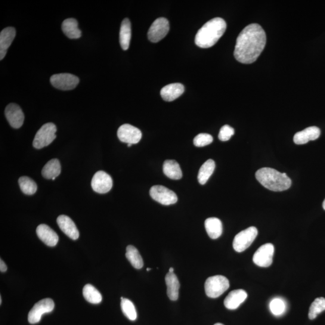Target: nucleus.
Here are the masks:
<instances>
[{"label": "nucleus", "mask_w": 325, "mask_h": 325, "mask_svg": "<svg viewBox=\"0 0 325 325\" xmlns=\"http://www.w3.org/2000/svg\"><path fill=\"white\" fill-rule=\"evenodd\" d=\"M36 234L39 239L46 245L55 246L58 243V236L57 233L48 225H39L36 229Z\"/></svg>", "instance_id": "nucleus-16"}, {"label": "nucleus", "mask_w": 325, "mask_h": 325, "mask_svg": "<svg viewBox=\"0 0 325 325\" xmlns=\"http://www.w3.org/2000/svg\"><path fill=\"white\" fill-rule=\"evenodd\" d=\"M56 126L53 123H46L36 133L33 145L36 149L48 146L56 138Z\"/></svg>", "instance_id": "nucleus-5"}, {"label": "nucleus", "mask_w": 325, "mask_h": 325, "mask_svg": "<svg viewBox=\"0 0 325 325\" xmlns=\"http://www.w3.org/2000/svg\"><path fill=\"white\" fill-rule=\"evenodd\" d=\"M227 24L221 18H215L207 22L198 30L195 36V43L202 48H209L215 45L224 35Z\"/></svg>", "instance_id": "nucleus-2"}, {"label": "nucleus", "mask_w": 325, "mask_h": 325, "mask_svg": "<svg viewBox=\"0 0 325 325\" xmlns=\"http://www.w3.org/2000/svg\"><path fill=\"white\" fill-rule=\"evenodd\" d=\"M83 295L87 301L98 304L102 301V295L99 291L91 284H86L83 288Z\"/></svg>", "instance_id": "nucleus-29"}, {"label": "nucleus", "mask_w": 325, "mask_h": 325, "mask_svg": "<svg viewBox=\"0 0 325 325\" xmlns=\"http://www.w3.org/2000/svg\"><path fill=\"white\" fill-rule=\"evenodd\" d=\"M214 160L209 159L203 164L198 172V179L200 183L204 185L209 180L215 169Z\"/></svg>", "instance_id": "nucleus-27"}, {"label": "nucleus", "mask_w": 325, "mask_h": 325, "mask_svg": "<svg viewBox=\"0 0 325 325\" xmlns=\"http://www.w3.org/2000/svg\"><path fill=\"white\" fill-rule=\"evenodd\" d=\"M163 172L168 178L172 179H179L182 178V173L180 166L175 160H166L163 164Z\"/></svg>", "instance_id": "nucleus-25"}, {"label": "nucleus", "mask_w": 325, "mask_h": 325, "mask_svg": "<svg viewBox=\"0 0 325 325\" xmlns=\"http://www.w3.org/2000/svg\"><path fill=\"white\" fill-rule=\"evenodd\" d=\"M54 303L51 299L45 298L37 302L28 315V320L31 324L38 323L43 314L48 313L53 310Z\"/></svg>", "instance_id": "nucleus-8"}, {"label": "nucleus", "mask_w": 325, "mask_h": 325, "mask_svg": "<svg viewBox=\"0 0 325 325\" xmlns=\"http://www.w3.org/2000/svg\"><path fill=\"white\" fill-rule=\"evenodd\" d=\"M320 129L317 126H309L294 136V142L297 145H303L311 141L316 140L320 135Z\"/></svg>", "instance_id": "nucleus-17"}, {"label": "nucleus", "mask_w": 325, "mask_h": 325, "mask_svg": "<svg viewBox=\"0 0 325 325\" xmlns=\"http://www.w3.org/2000/svg\"><path fill=\"white\" fill-rule=\"evenodd\" d=\"M121 306L122 311L123 314L125 315L129 320L135 321L137 318V311L133 303L129 301L128 299L121 298Z\"/></svg>", "instance_id": "nucleus-31"}, {"label": "nucleus", "mask_w": 325, "mask_h": 325, "mask_svg": "<svg viewBox=\"0 0 325 325\" xmlns=\"http://www.w3.org/2000/svg\"><path fill=\"white\" fill-rule=\"evenodd\" d=\"M212 136L207 133H201L193 139V144L197 147H203L212 143Z\"/></svg>", "instance_id": "nucleus-34"}, {"label": "nucleus", "mask_w": 325, "mask_h": 325, "mask_svg": "<svg viewBox=\"0 0 325 325\" xmlns=\"http://www.w3.org/2000/svg\"><path fill=\"white\" fill-rule=\"evenodd\" d=\"M230 287V282L222 275H216L207 278L205 283V291L207 296L217 298L221 296Z\"/></svg>", "instance_id": "nucleus-4"}, {"label": "nucleus", "mask_w": 325, "mask_h": 325, "mask_svg": "<svg viewBox=\"0 0 325 325\" xmlns=\"http://www.w3.org/2000/svg\"><path fill=\"white\" fill-rule=\"evenodd\" d=\"M5 115L12 127L20 128L23 125L24 114L18 105L9 104L5 109Z\"/></svg>", "instance_id": "nucleus-14"}, {"label": "nucleus", "mask_w": 325, "mask_h": 325, "mask_svg": "<svg viewBox=\"0 0 325 325\" xmlns=\"http://www.w3.org/2000/svg\"><path fill=\"white\" fill-rule=\"evenodd\" d=\"M61 173V166L57 159H52L43 167L42 174L46 179L56 178Z\"/></svg>", "instance_id": "nucleus-26"}, {"label": "nucleus", "mask_w": 325, "mask_h": 325, "mask_svg": "<svg viewBox=\"0 0 325 325\" xmlns=\"http://www.w3.org/2000/svg\"><path fill=\"white\" fill-rule=\"evenodd\" d=\"M323 208L325 210V200H324L323 203Z\"/></svg>", "instance_id": "nucleus-38"}, {"label": "nucleus", "mask_w": 325, "mask_h": 325, "mask_svg": "<svg viewBox=\"0 0 325 325\" xmlns=\"http://www.w3.org/2000/svg\"><path fill=\"white\" fill-rule=\"evenodd\" d=\"M151 270V268H148V269H147V271H150Z\"/></svg>", "instance_id": "nucleus-41"}, {"label": "nucleus", "mask_w": 325, "mask_h": 325, "mask_svg": "<svg viewBox=\"0 0 325 325\" xmlns=\"http://www.w3.org/2000/svg\"><path fill=\"white\" fill-rule=\"evenodd\" d=\"M184 86L181 83H172L161 90L160 95L164 100L168 102L174 101L183 94Z\"/></svg>", "instance_id": "nucleus-20"}, {"label": "nucleus", "mask_w": 325, "mask_h": 325, "mask_svg": "<svg viewBox=\"0 0 325 325\" xmlns=\"http://www.w3.org/2000/svg\"><path fill=\"white\" fill-rule=\"evenodd\" d=\"M325 310V298H318L311 303L309 309L308 317L309 319L313 320L317 315Z\"/></svg>", "instance_id": "nucleus-32"}, {"label": "nucleus", "mask_w": 325, "mask_h": 325, "mask_svg": "<svg viewBox=\"0 0 325 325\" xmlns=\"http://www.w3.org/2000/svg\"><path fill=\"white\" fill-rule=\"evenodd\" d=\"M150 194L153 200L164 206L172 205L178 201L176 194L163 185H154L151 188Z\"/></svg>", "instance_id": "nucleus-7"}, {"label": "nucleus", "mask_w": 325, "mask_h": 325, "mask_svg": "<svg viewBox=\"0 0 325 325\" xmlns=\"http://www.w3.org/2000/svg\"><path fill=\"white\" fill-rule=\"evenodd\" d=\"M50 82L55 88L61 91H70L76 88L79 85L80 80L78 77L73 74L61 73L52 76L50 79Z\"/></svg>", "instance_id": "nucleus-9"}, {"label": "nucleus", "mask_w": 325, "mask_h": 325, "mask_svg": "<svg viewBox=\"0 0 325 325\" xmlns=\"http://www.w3.org/2000/svg\"><path fill=\"white\" fill-rule=\"evenodd\" d=\"M132 38L131 23L128 18H125L122 22L119 33V42L123 50L129 48L130 41Z\"/></svg>", "instance_id": "nucleus-23"}, {"label": "nucleus", "mask_w": 325, "mask_h": 325, "mask_svg": "<svg viewBox=\"0 0 325 325\" xmlns=\"http://www.w3.org/2000/svg\"><path fill=\"white\" fill-rule=\"evenodd\" d=\"M21 190L24 194L32 195L36 192L37 184L32 178L28 176H21L18 180Z\"/></svg>", "instance_id": "nucleus-30"}, {"label": "nucleus", "mask_w": 325, "mask_h": 325, "mask_svg": "<svg viewBox=\"0 0 325 325\" xmlns=\"http://www.w3.org/2000/svg\"><path fill=\"white\" fill-rule=\"evenodd\" d=\"M275 248L273 244L266 243L259 247L253 256V262L262 268H268L273 262Z\"/></svg>", "instance_id": "nucleus-11"}, {"label": "nucleus", "mask_w": 325, "mask_h": 325, "mask_svg": "<svg viewBox=\"0 0 325 325\" xmlns=\"http://www.w3.org/2000/svg\"><path fill=\"white\" fill-rule=\"evenodd\" d=\"M272 314L275 315H281L286 311V305L283 299L275 298L272 300L269 305Z\"/></svg>", "instance_id": "nucleus-33"}, {"label": "nucleus", "mask_w": 325, "mask_h": 325, "mask_svg": "<svg viewBox=\"0 0 325 325\" xmlns=\"http://www.w3.org/2000/svg\"><path fill=\"white\" fill-rule=\"evenodd\" d=\"M125 255L126 258L135 269H141L143 268V259L135 246L129 245L126 247Z\"/></svg>", "instance_id": "nucleus-28"}, {"label": "nucleus", "mask_w": 325, "mask_h": 325, "mask_svg": "<svg viewBox=\"0 0 325 325\" xmlns=\"http://www.w3.org/2000/svg\"><path fill=\"white\" fill-rule=\"evenodd\" d=\"M2 297H0V304H2Z\"/></svg>", "instance_id": "nucleus-39"}, {"label": "nucleus", "mask_w": 325, "mask_h": 325, "mask_svg": "<svg viewBox=\"0 0 325 325\" xmlns=\"http://www.w3.org/2000/svg\"><path fill=\"white\" fill-rule=\"evenodd\" d=\"M205 228L209 236L212 239H217L222 234V224L221 220L210 218L206 220Z\"/></svg>", "instance_id": "nucleus-24"}, {"label": "nucleus", "mask_w": 325, "mask_h": 325, "mask_svg": "<svg viewBox=\"0 0 325 325\" xmlns=\"http://www.w3.org/2000/svg\"><path fill=\"white\" fill-rule=\"evenodd\" d=\"M215 325H224V324H223L220 323H216Z\"/></svg>", "instance_id": "nucleus-40"}, {"label": "nucleus", "mask_w": 325, "mask_h": 325, "mask_svg": "<svg viewBox=\"0 0 325 325\" xmlns=\"http://www.w3.org/2000/svg\"><path fill=\"white\" fill-rule=\"evenodd\" d=\"M257 235L258 230L255 227H250L241 231L234 238V249L237 252H243L251 245Z\"/></svg>", "instance_id": "nucleus-6"}, {"label": "nucleus", "mask_w": 325, "mask_h": 325, "mask_svg": "<svg viewBox=\"0 0 325 325\" xmlns=\"http://www.w3.org/2000/svg\"><path fill=\"white\" fill-rule=\"evenodd\" d=\"M127 145H128V147H130L132 146V144H127Z\"/></svg>", "instance_id": "nucleus-42"}, {"label": "nucleus", "mask_w": 325, "mask_h": 325, "mask_svg": "<svg viewBox=\"0 0 325 325\" xmlns=\"http://www.w3.org/2000/svg\"><path fill=\"white\" fill-rule=\"evenodd\" d=\"M169 23L165 18H158L148 30V38L151 42L157 43L162 40L169 31Z\"/></svg>", "instance_id": "nucleus-10"}, {"label": "nucleus", "mask_w": 325, "mask_h": 325, "mask_svg": "<svg viewBox=\"0 0 325 325\" xmlns=\"http://www.w3.org/2000/svg\"><path fill=\"white\" fill-rule=\"evenodd\" d=\"M167 294L171 301H176L178 298L179 289L180 287L177 277L174 273L167 274L165 277Z\"/></svg>", "instance_id": "nucleus-21"}, {"label": "nucleus", "mask_w": 325, "mask_h": 325, "mask_svg": "<svg viewBox=\"0 0 325 325\" xmlns=\"http://www.w3.org/2000/svg\"><path fill=\"white\" fill-rule=\"evenodd\" d=\"M16 36L15 28L9 27L3 29L0 33V59L5 58L8 49Z\"/></svg>", "instance_id": "nucleus-18"}, {"label": "nucleus", "mask_w": 325, "mask_h": 325, "mask_svg": "<svg viewBox=\"0 0 325 325\" xmlns=\"http://www.w3.org/2000/svg\"><path fill=\"white\" fill-rule=\"evenodd\" d=\"M247 297V293L242 289L232 291L226 297L224 305L227 309H236L245 301Z\"/></svg>", "instance_id": "nucleus-19"}, {"label": "nucleus", "mask_w": 325, "mask_h": 325, "mask_svg": "<svg viewBox=\"0 0 325 325\" xmlns=\"http://www.w3.org/2000/svg\"><path fill=\"white\" fill-rule=\"evenodd\" d=\"M234 135V129L228 125L223 126L220 130L219 139L220 141L226 142L230 140L232 136Z\"/></svg>", "instance_id": "nucleus-35"}, {"label": "nucleus", "mask_w": 325, "mask_h": 325, "mask_svg": "<svg viewBox=\"0 0 325 325\" xmlns=\"http://www.w3.org/2000/svg\"><path fill=\"white\" fill-rule=\"evenodd\" d=\"M57 223L58 227L63 233L71 239H78L80 234L75 223L70 217L66 215H60L58 217Z\"/></svg>", "instance_id": "nucleus-15"}, {"label": "nucleus", "mask_w": 325, "mask_h": 325, "mask_svg": "<svg viewBox=\"0 0 325 325\" xmlns=\"http://www.w3.org/2000/svg\"><path fill=\"white\" fill-rule=\"evenodd\" d=\"M78 21L74 18L65 20L61 24V29L64 35L70 39H79L82 36V32L79 29Z\"/></svg>", "instance_id": "nucleus-22"}, {"label": "nucleus", "mask_w": 325, "mask_h": 325, "mask_svg": "<svg viewBox=\"0 0 325 325\" xmlns=\"http://www.w3.org/2000/svg\"><path fill=\"white\" fill-rule=\"evenodd\" d=\"M91 185L95 192L106 193L112 188L113 179L106 172L98 171L93 176Z\"/></svg>", "instance_id": "nucleus-12"}, {"label": "nucleus", "mask_w": 325, "mask_h": 325, "mask_svg": "<svg viewBox=\"0 0 325 325\" xmlns=\"http://www.w3.org/2000/svg\"><path fill=\"white\" fill-rule=\"evenodd\" d=\"M266 35L257 24H251L241 31L237 37L234 52V57L239 62H254L265 48Z\"/></svg>", "instance_id": "nucleus-1"}, {"label": "nucleus", "mask_w": 325, "mask_h": 325, "mask_svg": "<svg viewBox=\"0 0 325 325\" xmlns=\"http://www.w3.org/2000/svg\"><path fill=\"white\" fill-rule=\"evenodd\" d=\"M7 266H6L5 263L1 259V260H0V271H1L2 272H5L7 271Z\"/></svg>", "instance_id": "nucleus-36"}, {"label": "nucleus", "mask_w": 325, "mask_h": 325, "mask_svg": "<svg viewBox=\"0 0 325 325\" xmlns=\"http://www.w3.org/2000/svg\"><path fill=\"white\" fill-rule=\"evenodd\" d=\"M173 271H174V270H173V268H171L169 269V272H170V273H173Z\"/></svg>", "instance_id": "nucleus-37"}, {"label": "nucleus", "mask_w": 325, "mask_h": 325, "mask_svg": "<svg viewBox=\"0 0 325 325\" xmlns=\"http://www.w3.org/2000/svg\"><path fill=\"white\" fill-rule=\"evenodd\" d=\"M142 134L140 129L132 125L123 124L117 130V137L123 143L136 144L142 138Z\"/></svg>", "instance_id": "nucleus-13"}, {"label": "nucleus", "mask_w": 325, "mask_h": 325, "mask_svg": "<svg viewBox=\"0 0 325 325\" xmlns=\"http://www.w3.org/2000/svg\"><path fill=\"white\" fill-rule=\"evenodd\" d=\"M255 177L260 184L272 191L286 190L292 185V180L286 173L270 168L259 169L255 173Z\"/></svg>", "instance_id": "nucleus-3"}]
</instances>
